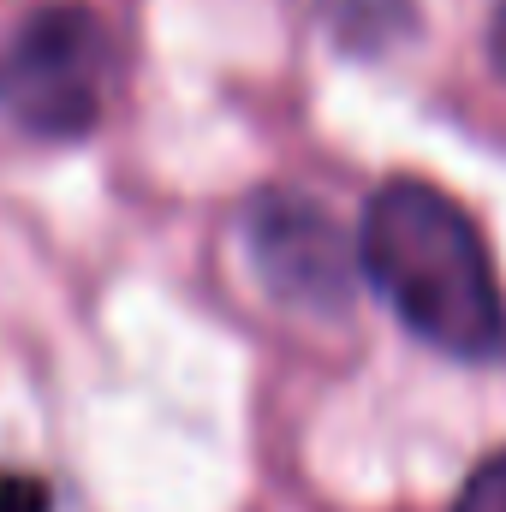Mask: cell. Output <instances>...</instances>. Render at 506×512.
I'll list each match as a JSON object with an SVG mask.
<instances>
[{
    "mask_svg": "<svg viewBox=\"0 0 506 512\" xmlns=\"http://www.w3.org/2000/svg\"><path fill=\"white\" fill-rule=\"evenodd\" d=\"M358 262L393 316L447 358H489L506 340V298L471 215L423 185L387 179L358 227Z\"/></svg>",
    "mask_w": 506,
    "mask_h": 512,
    "instance_id": "1",
    "label": "cell"
},
{
    "mask_svg": "<svg viewBox=\"0 0 506 512\" xmlns=\"http://www.w3.org/2000/svg\"><path fill=\"white\" fill-rule=\"evenodd\" d=\"M120 84V48L108 24L78 6L54 0L18 18V30L0 42V108L30 137L72 143L102 126Z\"/></svg>",
    "mask_w": 506,
    "mask_h": 512,
    "instance_id": "2",
    "label": "cell"
},
{
    "mask_svg": "<svg viewBox=\"0 0 506 512\" xmlns=\"http://www.w3.org/2000/svg\"><path fill=\"white\" fill-rule=\"evenodd\" d=\"M245 245L262 274V286L316 316H340L352 304V245L334 227V215L316 197L298 191H262L245 209Z\"/></svg>",
    "mask_w": 506,
    "mask_h": 512,
    "instance_id": "3",
    "label": "cell"
},
{
    "mask_svg": "<svg viewBox=\"0 0 506 512\" xmlns=\"http://www.w3.org/2000/svg\"><path fill=\"white\" fill-rule=\"evenodd\" d=\"M453 512H506V453L483 459V465L471 471V483L459 489Z\"/></svg>",
    "mask_w": 506,
    "mask_h": 512,
    "instance_id": "4",
    "label": "cell"
},
{
    "mask_svg": "<svg viewBox=\"0 0 506 512\" xmlns=\"http://www.w3.org/2000/svg\"><path fill=\"white\" fill-rule=\"evenodd\" d=\"M0 512H54V495H48L42 477L0 471Z\"/></svg>",
    "mask_w": 506,
    "mask_h": 512,
    "instance_id": "5",
    "label": "cell"
},
{
    "mask_svg": "<svg viewBox=\"0 0 506 512\" xmlns=\"http://www.w3.org/2000/svg\"><path fill=\"white\" fill-rule=\"evenodd\" d=\"M489 60L506 78V0H495V12H489Z\"/></svg>",
    "mask_w": 506,
    "mask_h": 512,
    "instance_id": "6",
    "label": "cell"
}]
</instances>
